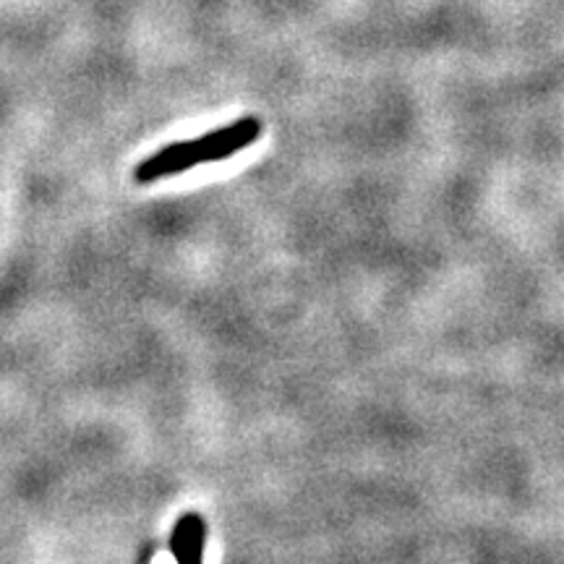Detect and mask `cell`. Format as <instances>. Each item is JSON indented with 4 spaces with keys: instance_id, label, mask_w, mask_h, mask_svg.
Here are the masks:
<instances>
[{
    "instance_id": "obj_2",
    "label": "cell",
    "mask_w": 564,
    "mask_h": 564,
    "mask_svg": "<svg viewBox=\"0 0 564 564\" xmlns=\"http://www.w3.org/2000/svg\"><path fill=\"white\" fill-rule=\"evenodd\" d=\"M202 152L199 141H173V144L162 147L160 152H154L152 158L139 162L137 171H133V181L137 183H152L160 178H167V175H178L192 171V167L199 165Z\"/></svg>"
},
{
    "instance_id": "obj_3",
    "label": "cell",
    "mask_w": 564,
    "mask_h": 564,
    "mask_svg": "<svg viewBox=\"0 0 564 564\" xmlns=\"http://www.w3.org/2000/svg\"><path fill=\"white\" fill-rule=\"evenodd\" d=\"M204 544H207V523L202 514L188 512L175 523L171 535V549L178 564H202Z\"/></svg>"
},
{
    "instance_id": "obj_1",
    "label": "cell",
    "mask_w": 564,
    "mask_h": 564,
    "mask_svg": "<svg viewBox=\"0 0 564 564\" xmlns=\"http://www.w3.org/2000/svg\"><path fill=\"white\" fill-rule=\"evenodd\" d=\"M259 137H262V121L253 116H246L223 126V129L204 133V137L196 141H199V152L204 162H220L246 150V147L253 144Z\"/></svg>"
}]
</instances>
